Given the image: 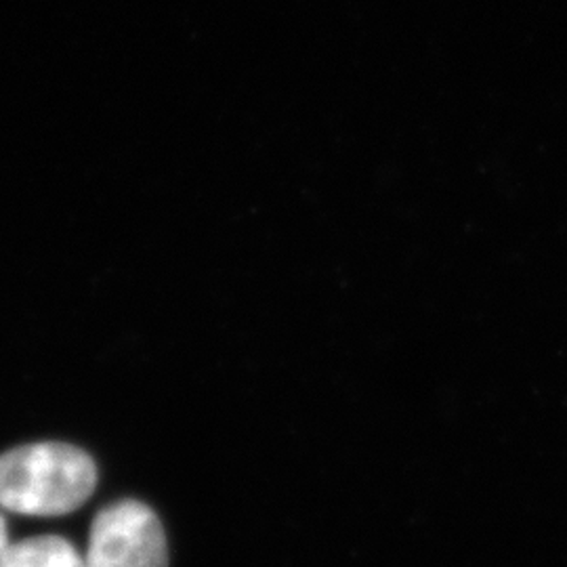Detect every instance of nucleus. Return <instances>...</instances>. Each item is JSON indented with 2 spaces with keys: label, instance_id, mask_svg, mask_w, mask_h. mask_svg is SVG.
<instances>
[{
  "label": "nucleus",
  "instance_id": "obj_1",
  "mask_svg": "<svg viewBox=\"0 0 567 567\" xmlns=\"http://www.w3.org/2000/svg\"><path fill=\"white\" fill-rule=\"evenodd\" d=\"M97 486V466L81 447L41 442L0 454V507L32 517L81 508Z\"/></svg>",
  "mask_w": 567,
  "mask_h": 567
},
{
  "label": "nucleus",
  "instance_id": "obj_2",
  "mask_svg": "<svg viewBox=\"0 0 567 567\" xmlns=\"http://www.w3.org/2000/svg\"><path fill=\"white\" fill-rule=\"evenodd\" d=\"M86 567H168V545L158 515L140 501H121L93 519Z\"/></svg>",
  "mask_w": 567,
  "mask_h": 567
},
{
  "label": "nucleus",
  "instance_id": "obj_3",
  "mask_svg": "<svg viewBox=\"0 0 567 567\" xmlns=\"http://www.w3.org/2000/svg\"><path fill=\"white\" fill-rule=\"evenodd\" d=\"M0 567H86V559L60 536H32L11 543Z\"/></svg>",
  "mask_w": 567,
  "mask_h": 567
},
{
  "label": "nucleus",
  "instance_id": "obj_4",
  "mask_svg": "<svg viewBox=\"0 0 567 567\" xmlns=\"http://www.w3.org/2000/svg\"><path fill=\"white\" fill-rule=\"evenodd\" d=\"M9 529H7V522H4V517L0 515V566H2V559H4V553H7V548H9Z\"/></svg>",
  "mask_w": 567,
  "mask_h": 567
}]
</instances>
